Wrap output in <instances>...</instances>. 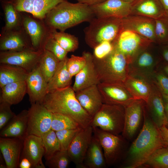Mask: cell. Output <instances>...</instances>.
I'll return each instance as SVG.
<instances>
[{"instance_id": "1", "label": "cell", "mask_w": 168, "mask_h": 168, "mask_svg": "<svg viewBox=\"0 0 168 168\" xmlns=\"http://www.w3.org/2000/svg\"><path fill=\"white\" fill-rule=\"evenodd\" d=\"M144 117L142 128L128 151L125 168H136L144 165L156 150L167 145L159 127L146 115Z\"/></svg>"}, {"instance_id": "2", "label": "cell", "mask_w": 168, "mask_h": 168, "mask_svg": "<svg viewBox=\"0 0 168 168\" xmlns=\"http://www.w3.org/2000/svg\"><path fill=\"white\" fill-rule=\"evenodd\" d=\"M41 104L53 113L70 116L83 128L91 124L93 117L81 106L71 86L48 92Z\"/></svg>"}, {"instance_id": "3", "label": "cell", "mask_w": 168, "mask_h": 168, "mask_svg": "<svg viewBox=\"0 0 168 168\" xmlns=\"http://www.w3.org/2000/svg\"><path fill=\"white\" fill-rule=\"evenodd\" d=\"M95 17L90 6L67 1L57 5L47 13L44 20L49 28L64 31L82 22H89Z\"/></svg>"}, {"instance_id": "4", "label": "cell", "mask_w": 168, "mask_h": 168, "mask_svg": "<svg viewBox=\"0 0 168 168\" xmlns=\"http://www.w3.org/2000/svg\"><path fill=\"white\" fill-rule=\"evenodd\" d=\"M93 58L100 83H124L129 75V60L114 46L104 58Z\"/></svg>"}, {"instance_id": "5", "label": "cell", "mask_w": 168, "mask_h": 168, "mask_svg": "<svg viewBox=\"0 0 168 168\" xmlns=\"http://www.w3.org/2000/svg\"><path fill=\"white\" fill-rule=\"evenodd\" d=\"M84 32L86 44L94 49L105 41L114 42L122 30V19L95 17Z\"/></svg>"}, {"instance_id": "6", "label": "cell", "mask_w": 168, "mask_h": 168, "mask_svg": "<svg viewBox=\"0 0 168 168\" xmlns=\"http://www.w3.org/2000/svg\"><path fill=\"white\" fill-rule=\"evenodd\" d=\"M125 107L123 106L103 103L93 117L91 126L116 135L122 133L124 129Z\"/></svg>"}, {"instance_id": "7", "label": "cell", "mask_w": 168, "mask_h": 168, "mask_svg": "<svg viewBox=\"0 0 168 168\" xmlns=\"http://www.w3.org/2000/svg\"><path fill=\"white\" fill-rule=\"evenodd\" d=\"M93 135L99 140L103 149L106 165H113L121 158L124 147V138L93 127Z\"/></svg>"}, {"instance_id": "8", "label": "cell", "mask_w": 168, "mask_h": 168, "mask_svg": "<svg viewBox=\"0 0 168 168\" xmlns=\"http://www.w3.org/2000/svg\"><path fill=\"white\" fill-rule=\"evenodd\" d=\"M28 110L26 136L32 134L40 137L51 129L53 113L41 104H31Z\"/></svg>"}, {"instance_id": "9", "label": "cell", "mask_w": 168, "mask_h": 168, "mask_svg": "<svg viewBox=\"0 0 168 168\" xmlns=\"http://www.w3.org/2000/svg\"><path fill=\"white\" fill-rule=\"evenodd\" d=\"M43 50L29 49L20 51H0V63L16 66L29 73L37 65Z\"/></svg>"}, {"instance_id": "10", "label": "cell", "mask_w": 168, "mask_h": 168, "mask_svg": "<svg viewBox=\"0 0 168 168\" xmlns=\"http://www.w3.org/2000/svg\"><path fill=\"white\" fill-rule=\"evenodd\" d=\"M103 103L124 107L135 100L123 83H100L97 85Z\"/></svg>"}, {"instance_id": "11", "label": "cell", "mask_w": 168, "mask_h": 168, "mask_svg": "<svg viewBox=\"0 0 168 168\" xmlns=\"http://www.w3.org/2000/svg\"><path fill=\"white\" fill-rule=\"evenodd\" d=\"M93 135L91 125L81 130L70 145L68 152L76 168H84L83 161Z\"/></svg>"}, {"instance_id": "12", "label": "cell", "mask_w": 168, "mask_h": 168, "mask_svg": "<svg viewBox=\"0 0 168 168\" xmlns=\"http://www.w3.org/2000/svg\"><path fill=\"white\" fill-rule=\"evenodd\" d=\"M29 49H34L29 36L23 27L2 31L0 38L1 51H20Z\"/></svg>"}, {"instance_id": "13", "label": "cell", "mask_w": 168, "mask_h": 168, "mask_svg": "<svg viewBox=\"0 0 168 168\" xmlns=\"http://www.w3.org/2000/svg\"><path fill=\"white\" fill-rule=\"evenodd\" d=\"M132 3L122 0H106L90 7L96 17L122 19L132 12Z\"/></svg>"}, {"instance_id": "14", "label": "cell", "mask_w": 168, "mask_h": 168, "mask_svg": "<svg viewBox=\"0 0 168 168\" xmlns=\"http://www.w3.org/2000/svg\"><path fill=\"white\" fill-rule=\"evenodd\" d=\"M68 0H12L19 12L31 14L33 16L43 20L51 10L60 3Z\"/></svg>"}, {"instance_id": "15", "label": "cell", "mask_w": 168, "mask_h": 168, "mask_svg": "<svg viewBox=\"0 0 168 168\" xmlns=\"http://www.w3.org/2000/svg\"><path fill=\"white\" fill-rule=\"evenodd\" d=\"M22 16V27L29 36L32 47L35 50L42 49L43 45L50 29L44 22L34 16Z\"/></svg>"}, {"instance_id": "16", "label": "cell", "mask_w": 168, "mask_h": 168, "mask_svg": "<svg viewBox=\"0 0 168 168\" xmlns=\"http://www.w3.org/2000/svg\"><path fill=\"white\" fill-rule=\"evenodd\" d=\"M25 81L27 94L31 104L36 103L42 104L48 93V84L38 65L28 73Z\"/></svg>"}, {"instance_id": "17", "label": "cell", "mask_w": 168, "mask_h": 168, "mask_svg": "<svg viewBox=\"0 0 168 168\" xmlns=\"http://www.w3.org/2000/svg\"><path fill=\"white\" fill-rule=\"evenodd\" d=\"M24 138H0V149L7 168H17L20 161Z\"/></svg>"}, {"instance_id": "18", "label": "cell", "mask_w": 168, "mask_h": 168, "mask_svg": "<svg viewBox=\"0 0 168 168\" xmlns=\"http://www.w3.org/2000/svg\"><path fill=\"white\" fill-rule=\"evenodd\" d=\"M44 154V149L41 137L31 134L24 138L21 159L26 158L28 159L32 164V168H45L42 161Z\"/></svg>"}, {"instance_id": "19", "label": "cell", "mask_w": 168, "mask_h": 168, "mask_svg": "<svg viewBox=\"0 0 168 168\" xmlns=\"http://www.w3.org/2000/svg\"><path fill=\"white\" fill-rule=\"evenodd\" d=\"M82 54L86 59L83 68L75 76L72 88L75 92L100 83L93 61V54L89 52L84 51Z\"/></svg>"}, {"instance_id": "20", "label": "cell", "mask_w": 168, "mask_h": 168, "mask_svg": "<svg viewBox=\"0 0 168 168\" xmlns=\"http://www.w3.org/2000/svg\"><path fill=\"white\" fill-rule=\"evenodd\" d=\"M142 41L137 33L128 30H123L114 42V44L131 63L132 58L142 47Z\"/></svg>"}, {"instance_id": "21", "label": "cell", "mask_w": 168, "mask_h": 168, "mask_svg": "<svg viewBox=\"0 0 168 168\" xmlns=\"http://www.w3.org/2000/svg\"><path fill=\"white\" fill-rule=\"evenodd\" d=\"M76 97L82 107L93 117L103 104L97 85H94L75 92Z\"/></svg>"}, {"instance_id": "22", "label": "cell", "mask_w": 168, "mask_h": 168, "mask_svg": "<svg viewBox=\"0 0 168 168\" xmlns=\"http://www.w3.org/2000/svg\"><path fill=\"white\" fill-rule=\"evenodd\" d=\"M142 101L135 100L125 107L124 126L122 133L124 138H132L137 130L143 113Z\"/></svg>"}, {"instance_id": "23", "label": "cell", "mask_w": 168, "mask_h": 168, "mask_svg": "<svg viewBox=\"0 0 168 168\" xmlns=\"http://www.w3.org/2000/svg\"><path fill=\"white\" fill-rule=\"evenodd\" d=\"M28 114V110H24L16 114L1 130L0 137L24 138L26 135Z\"/></svg>"}, {"instance_id": "24", "label": "cell", "mask_w": 168, "mask_h": 168, "mask_svg": "<svg viewBox=\"0 0 168 168\" xmlns=\"http://www.w3.org/2000/svg\"><path fill=\"white\" fill-rule=\"evenodd\" d=\"M122 30H128L139 34L151 40L156 39L155 24L151 20L139 17L122 19Z\"/></svg>"}, {"instance_id": "25", "label": "cell", "mask_w": 168, "mask_h": 168, "mask_svg": "<svg viewBox=\"0 0 168 168\" xmlns=\"http://www.w3.org/2000/svg\"><path fill=\"white\" fill-rule=\"evenodd\" d=\"M84 168H104L106 166L102 148L93 135L83 161Z\"/></svg>"}, {"instance_id": "26", "label": "cell", "mask_w": 168, "mask_h": 168, "mask_svg": "<svg viewBox=\"0 0 168 168\" xmlns=\"http://www.w3.org/2000/svg\"><path fill=\"white\" fill-rule=\"evenodd\" d=\"M1 89L0 101L7 102L11 105L20 102L27 94L26 81L7 84Z\"/></svg>"}, {"instance_id": "27", "label": "cell", "mask_w": 168, "mask_h": 168, "mask_svg": "<svg viewBox=\"0 0 168 168\" xmlns=\"http://www.w3.org/2000/svg\"><path fill=\"white\" fill-rule=\"evenodd\" d=\"M152 88V91L147 103L150 110L152 120L159 128L168 124L163 97L158 89Z\"/></svg>"}, {"instance_id": "28", "label": "cell", "mask_w": 168, "mask_h": 168, "mask_svg": "<svg viewBox=\"0 0 168 168\" xmlns=\"http://www.w3.org/2000/svg\"><path fill=\"white\" fill-rule=\"evenodd\" d=\"M123 83L135 100L147 102L152 90L147 82L129 75Z\"/></svg>"}, {"instance_id": "29", "label": "cell", "mask_w": 168, "mask_h": 168, "mask_svg": "<svg viewBox=\"0 0 168 168\" xmlns=\"http://www.w3.org/2000/svg\"><path fill=\"white\" fill-rule=\"evenodd\" d=\"M133 12L156 19L166 15L159 0H138L132 3Z\"/></svg>"}, {"instance_id": "30", "label": "cell", "mask_w": 168, "mask_h": 168, "mask_svg": "<svg viewBox=\"0 0 168 168\" xmlns=\"http://www.w3.org/2000/svg\"><path fill=\"white\" fill-rule=\"evenodd\" d=\"M28 73L20 67L8 64L0 63V88L10 83L25 81Z\"/></svg>"}, {"instance_id": "31", "label": "cell", "mask_w": 168, "mask_h": 168, "mask_svg": "<svg viewBox=\"0 0 168 168\" xmlns=\"http://www.w3.org/2000/svg\"><path fill=\"white\" fill-rule=\"evenodd\" d=\"M68 58L60 62L57 70L48 83V92L71 86L72 77L67 68Z\"/></svg>"}, {"instance_id": "32", "label": "cell", "mask_w": 168, "mask_h": 168, "mask_svg": "<svg viewBox=\"0 0 168 168\" xmlns=\"http://www.w3.org/2000/svg\"><path fill=\"white\" fill-rule=\"evenodd\" d=\"M1 2L5 21V26L2 31H7L22 27V16L16 9L12 1L1 0Z\"/></svg>"}, {"instance_id": "33", "label": "cell", "mask_w": 168, "mask_h": 168, "mask_svg": "<svg viewBox=\"0 0 168 168\" xmlns=\"http://www.w3.org/2000/svg\"><path fill=\"white\" fill-rule=\"evenodd\" d=\"M60 62L52 53L46 50H43L38 65L48 83L57 70Z\"/></svg>"}, {"instance_id": "34", "label": "cell", "mask_w": 168, "mask_h": 168, "mask_svg": "<svg viewBox=\"0 0 168 168\" xmlns=\"http://www.w3.org/2000/svg\"><path fill=\"white\" fill-rule=\"evenodd\" d=\"M50 30L52 36L66 51L73 52L78 49L79 42L77 37L64 31L58 32L55 29Z\"/></svg>"}, {"instance_id": "35", "label": "cell", "mask_w": 168, "mask_h": 168, "mask_svg": "<svg viewBox=\"0 0 168 168\" xmlns=\"http://www.w3.org/2000/svg\"><path fill=\"white\" fill-rule=\"evenodd\" d=\"M82 128L70 116L59 113H53L51 129L55 131L68 129Z\"/></svg>"}, {"instance_id": "36", "label": "cell", "mask_w": 168, "mask_h": 168, "mask_svg": "<svg viewBox=\"0 0 168 168\" xmlns=\"http://www.w3.org/2000/svg\"><path fill=\"white\" fill-rule=\"evenodd\" d=\"M40 137L44 149V157L45 160L61 150L59 142L55 131L51 129Z\"/></svg>"}, {"instance_id": "37", "label": "cell", "mask_w": 168, "mask_h": 168, "mask_svg": "<svg viewBox=\"0 0 168 168\" xmlns=\"http://www.w3.org/2000/svg\"><path fill=\"white\" fill-rule=\"evenodd\" d=\"M144 165L153 168H168V147L156 150Z\"/></svg>"}, {"instance_id": "38", "label": "cell", "mask_w": 168, "mask_h": 168, "mask_svg": "<svg viewBox=\"0 0 168 168\" xmlns=\"http://www.w3.org/2000/svg\"><path fill=\"white\" fill-rule=\"evenodd\" d=\"M45 160V165L50 168H67L72 161L67 150L61 149Z\"/></svg>"}, {"instance_id": "39", "label": "cell", "mask_w": 168, "mask_h": 168, "mask_svg": "<svg viewBox=\"0 0 168 168\" xmlns=\"http://www.w3.org/2000/svg\"><path fill=\"white\" fill-rule=\"evenodd\" d=\"M42 50H46L52 53L60 61L66 58L68 53L59 44L52 36L50 32L42 47Z\"/></svg>"}, {"instance_id": "40", "label": "cell", "mask_w": 168, "mask_h": 168, "mask_svg": "<svg viewBox=\"0 0 168 168\" xmlns=\"http://www.w3.org/2000/svg\"><path fill=\"white\" fill-rule=\"evenodd\" d=\"M155 22L156 38L159 43L168 44V18L166 15L156 19Z\"/></svg>"}, {"instance_id": "41", "label": "cell", "mask_w": 168, "mask_h": 168, "mask_svg": "<svg viewBox=\"0 0 168 168\" xmlns=\"http://www.w3.org/2000/svg\"><path fill=\"white\" fill-rule=\"evenodd\" d=\"M82 128L64 129L55 131L59 142L61 149L67 150L76 135Z\"/></svg>"}, {"instance_id": "42", "label": "cell", "mask_w": 168, "mask_h": 168, "mask_svg": "<svg viewBox=\"0 0 168 168\" xmlns=\"http://www.w3.org/2000/svg\"><path fill=\"white\" fill-rule=\"evenodd\" d=\"M86 63L85 56H77L72 55L70 58H68L66 65L67 69L72 77L75 76L83 68Z\"/></svg>"}, {"instance_id": "43", "label": "cell", "mask_w": 168, "mask_h": 168, "mask_svg": "<svg viewBox=\"0 0 168 168\" xmlns=\"http://www.w3.org/2000/svg\"><path fill=\"white\" fill-rule=\"evenodd\" d=\"M11 105L8 103L0 101V130L5 127L16 115L12 112Z\"/></svg>"}, {"instance_id": "44", "label": "cell", "mask_w": 168, "mask_h": 168, "mask_svg": "<svg viewBox=\"0 0 168 168\" xmlns=\"http://www.w3.org/2000/svg\"><path fill=\"white\" fill-rule=\"evenodd\" d=\"M114 47L113 42H104L94 49L93 57L97 59L102 58L110 53Z\"/></svg>"}, {"instance_id": "45", "label": "cell", "mask_w": 168, "mask_h": 168, "mask_svg": "<svg viewBox=\"0 0 168 168\" xmlns=\"http://www.w3.org/2000/svg\"><path fill=\"white\" fill-rule=\"evenodd\" d=\"M157 87L163 98L168 102V77L162 73L158 74L156 76Z\"/></svg>"}, {"instance_id": "46", "label": "cell", "mask_w": 168, "mask_h": 168, "mask_svg": "<svg viewBox=\"0 0 168 168\" xmlns=\"http://www.w3.org/2000/svg\"><path fill=\"white\" fill-rule=\"evenodd\" d=\"M153 63V58L152 55L147 52H144L138 58L137 64L139 68L147 69L151 68Z\"/></svg>"}, {"instance_id": "47", "label": "cell", "mask_w": 168, "mask_h": 168, "mask_svg": "<svg viewBox=\"0 0 168 168\" xmlns=\"http://www.w3.org/2000/svg\"><path fill=\"white\" fill-rule=\"evenodd\" d=\"M162 138L165 143L168 145V128L165 125H163L159 128Z\"/></svg>"}, {"instance_id": "48", "label": "cell", "mask_w": 168, "mask_h": 168, "mask_svg": "<svg viewBox=\"0 0 168 168\" xmlns=\"http://www.w3.org/2000/svg\"><path fill=\"white\" fill-rule=\"evenodd\" d=\"M77 2L87 5L89 6H93L101 3L106 0H76Z\"/></svg>"}, {"instance_id": "49", "label": "cell", "mask_w": 168, "mask_h": 168, "mask_svg": "<svg viewBox=\"0 0 168 168\" xmlns=\"http://www.w3.org/2000/svg\"><path fill=\"white\" fill-rule=\"evenodd\" d=\"M20 168H32V166L30 161L26 158H22L20 159L18 165Z\"/></svg>"}, {"instance_id": "50", "label": "cell", "mask_w": 168, "mask_h": 168, "mask_svg": "<svg viewBox=\"0 0 168 168\" xmlns=\"http://www.w3.org/2000/svg\"><path fill=\"white\" fill-rule=\"evenodd\" d=\"M163 6L166 14L168 12V0H159Z\"/></svg>"}, {"instance_id": "51", "label": "cell", "mask_w": 168, "mask_h": 168, "mask_svg": "<svg viewBox=\"0 0 168 168\" xmlns=\"http://www.w3.org/2000/svg\"><path fill=\"white\" fill-rule=\"evenodd\" d=\"M163 56L164 59L168 62V48L165 49L163 51Z\"/></svg>"}, {"instance_id": "52", "label": "cell", "mask_w": 168, "mask_h": 168, "mask_svg": "<svg viewBox=\"0 0 168 168\" xmlns=\"http://www.w3.org/2000/svg\"><path fill=\"white\" fill-rule=\"evenodd\" d=\"M165 111L166 114V115L168 119V102L165 106Z\"/></svg>"}, {"instance_id": "53", "label": "cell", "mask_w": 168, "mask_h": 168, "mask_svg": "<svg viewBox=\"0 0 168 168\" xmlns=\"http://www.w3.org/2000/svg\"><path fill=\"white\" fill-rule=\"evenodd\" d=\"M125 2H130V3H133L138 0H122Z\"/></svg>"}, {"instance_id": "54", "label": "cell", "mask_w": 168, "mask_h": 168, "mask_svg": "<svg viewBox=\"0 0 168 168\" xmlns=\"http://www.w3.org/2000/svg\"><path fill=\"white\" fill-rule=\"evenodd\" d=\"M165 72L168 74V65L166 66L164 68Z\"/></svg>"}, {"instance_id": "55", "label": "cell", "mask_w": 168, "mask_h": 168, "mask_svg": "<svg viewBox=\"0 0 168 168\" xmlns=\"http://www.w3.org/2000/svg\"><path fill=\"white\" fill-rule=\"evenodd\" d=\"M166 15L167 17V18H168V12H167V13H166Z\"/></svg>"}, {"instance_id": "56", "label": "cell", "mask_w": 168, "mask_h": 168, "mask_svg": "<svg viewBox=\"0 0 168 168\" xmlns=\"http://www.w3.org/2000/svg\"><path fill=\"white\" fill-rule=\"evenodd\" d=\"M10 0V1H11L12 0Z\"/></svg>"}]
</instances>
